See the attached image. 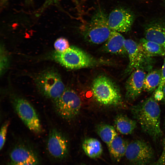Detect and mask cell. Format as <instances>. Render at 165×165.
Returning <instances> with one entry per match:
<instances>
[{
	"label": "cell",
	"mask_w": 165,
	"mask_h": 165,
	"mask_svg": "<svg viewBox=\"0 0 165 165\" xmlns=\"http://www.w3.org/2000/svg\"><path fill=\"white\" fill-rule=\"evenodd\" d=\"M131 113L143 131L154 140L161 137L160 109L153 96L132 106Z\"/></svg>",
	"instance_id": "6da1fadb"
},
{
	"label": "cell",
	"mask_w": 165,
	"mask_h": 165,
	"mask_svg": "<svg viewBox=\"0 0 165 165\" xmlns=\"http://www.w3.org/2000/svg\"><path fill=\"white\" fill-rule=\"evenodd\" d=\"M34 79L39 92L44 97L52 101L60 97L65 89L59 74L54 68L42 71Z\"/></svg>",
	"instance_id": "7a4b0ae2"
},
{
	"label": "cell",
	"mask_w": 165,
	"mask_h": 165,
	"mask_svg": "<svg viewBox=\"0 0 165 165\" xmlns=\"http://www.w3.org/2000/svg\"><path fill=\"white\" fill-rule=\"evenodd\" d=\"M91 88L94 98L102 105L117 106L122 103L119 88L106 76L101 75L95 79L92 82Z\"/></svg>",
	"instance_id": "3957f363"
},
{
	"label": "cell",
	"mask_w": 165,
	"mask_h": 165,
	"mask_svg": "<svg viewBox=\"0 0 165 165\" xmlns=\"http://www.w3.org/2000/svg\"><path fill=\"white\" fill-rule=\"evenodd\" d=\"M13 108L26 127L32 132L39 134L43 131L39 116L32 104L26 99L14 94L10 95Z\"/></svg>",
	"instance_id": "277c9868"
},
{
	"label": "cell",
	"mask_w": 165,
	"mask_h": 165,
	"mask_svg": "<svg viewBox=\"0 0 165 165\" xmlns=\"http://www.w3.org/2000/svg\"><path fill=\"white\" fill-rule=\"evenodd\" d=\"M51 58L66 68L76 69L93 66L95 61L89 55L76 47L70 46L63 52L55 51Z\"/></svg>",
	"instance_id": "5b68a950"
},
{
	"label": "cell",
	"mask_w": 165,
	"mask_h": 165,
	"mask_svg": "<svg viewBox=\"0 0 165 165\" xmlns=\"http://www.w3.org/2000/svg\"><path fill=\"white\" fill-rule=\"evenodd\" d=\"M107 17L101 9L98 10L92 16L84 34L89 42L98 44L108 40L112 30L108 25Z\"/></svg>",
	"instance_id": "8992f818"
},
{
	"label": "cell",
	"mask_w": 165,
	"mask_h": 165,
	"mask_svg": "<svg viewBox=\"0 0 165 165\" xmlns=\"http://www.w3.org/2000/svg\"><path fill=\"white\" fill-rule=\"evenodd\" d=\"M53 102L57 114L62 118L68 120L73 119L78 114L82 103L78 95L70 89H65L61 96Z\"/></svg>",
	"instance_id": "52a82bcc"
},
{
	"label": "cell",
	"mask_w": 165,
	"mask_h": 165,
	"mask_svg": "<svg viewBox=\"0 0 165 165\" xmlns=\"http://www.w3.org/2000/svg\"><path fill=\"white\" fill-rule=\"evenodd\" d=\"M125 156L134 165H148L154 158V153L148 143L137 139L128 144Z\"/></svg>",
	"instance_id": "ba28073f"
},
{
	"label": "cell",
	"mask_w": 165,
	"mask_h": 165,
	"mask_svg": "<svg viewBox=\"0 0 165 165\" xmlns=\"http://www.w3.org/2000/svg\"><path fill=\"white\" fill-rule=\"evenodd\" d=\"M124 46L129 59L125 73L130 75L138 68H151L152 58L146 55L139 43L131 39H125Z\"/></svg>",
	"instance_id": "9c48e42d"
},
{
	"label": "cell",
	"mask_w": 165,
	"mask_h": 165,
	"mask_svg": "<svg viewBox=\"0 0 165 165\" xmlns=\"http://www.w3.org/2000/svg\"><path fill=\"white\" fill-rule=\"evenodd\" d=\"M46 148L47 152L52 158L61 160L68 154V142L60 131L56 128H53L50 130L48 134Z\"/></svg>",
	"instance_id": "30bf717a"
},
{
	"label": "cell",
	"mask_w": 165,
	"mask_h": 165,
	"mask_svg": "<svg viewBox=\"0 0 165 165\" xmlns=\"http://www.w3.org/2000/svg\"><path fill=\"white\" fill-rule=\"evenodd\" d=\"M107 19L108 25L112 30L125 33L131 29L134 17L130 11L123 8H118L111 12Z\"/></svg>",
	"instance_id": "8fae6325"
},
{
	"label": "cell",
	"mask_w": 165,
	"mask_h": 165,
	"mask_svg": "<svg viewBox=\"0 0 165 165\" xmlns=\"http://www.w3.org/2000/svg\"><path fill=\"white\" fill-rule=\"evenodd\" d=\"M144 69L138 68L130 74L126 83V99L133 101L140 95L143 90L144 83L146 74Z\"/></svg>",
	"instance_id": "7c38bea8"
},
{
	"label": "cell",
	"mask_w": 165,
	"mask_h": 165,
	"mask_svg": "<svg viewBox=\"0 0 165 165\" xmlns=\"http://www.w3.org/2000/svg\"><path fill=\"white\" fill-rule=\"evenodd\" d=\"M9 156L10 162L14 163H32L38 165L37 154L28 144L21 142L16 144L11 150Z\"/></svg>",
	"instance_id": "4fadbf2b"
},
{
	"label": "cell",
	"mask_w": 165,
	"mask_h": 165,
	"mask_svg": "<svg viewBox=\"0 0 165 165\" xmlns=\"http://www.w3.org/2000/svg\"><path fill=\"white\" fill-rule=\"evenodd\" d=\"M144 35L147 40L165 48V24L163 22L156 21L149 23L145 28Z\"/></svg>",
	"instance_id": "5bb4252c"
},
{
	"label": "cell",
	"mask_w": 165,
	"mask_h": 165,
	"mask_svg": "<svg viewBox=\"0 0 165 165\" xmlns=\"http://www.w3.org/2000/svg\"><path fill=\"white\" fill-rule=\"evenodd\" d=\"M125 39L120 32L112 31L106 41L105 46L106 50L110 53L124 54H127L125 47Z\"/></svg>",
	"instance_id": "9a60e30c"
},
{
	"label": "cell",
	"mask_w": 165,
	"mask_h": 165,
	"mask_svg": "<svg viewBox=\"0 0 165 165\" xmlns=\"http://www.w3.org/2000/svg\"><path fill=\"white\" fill-rule=\"evenodd\" d=\"M114 125L116 129L120 133L128 135L134 131L137 127V122L126 116L120 114L115 118Z\"/></svg>",
	"instance_id": "2e32d148"
},
{
	"label": "cell",
	"mask_w": 165,
	"mask_h": 165,
	"mask_svg": "<svg viewBox=\"0 0 165 165\" xmlns=\"http://www.w3.org/2000/svg\"><path fill=\"white\" fill-rule=\"evenodd\" d=\"M128 143L117 135L107 145L111 156L119 161L125 156Z\"/></svg>",
	"instance_id": "e0dca14e"
},
{
	"label": "cell",
	"mask_w": 165,
	"mask_h": 165,
	"mask_svg": "<svg viewBox=\"0 0 165 165\" xmlns=\"http://www.w3.org/2000/svg\"><path fill=\"white\" fill-rule=\"evenodd\" d=\"M82 147L86 154L91 158H98L102 153L103 148L101 143L95 138L85 139L82 142Z\"/></svg>",
	"instance_id": "ac0fdd59"
},
{
	"label": "cell",
	"mask_w": 165,
	"mask_h": 165,
	"mask_svg": "<svg viewBox=\"0 0 165 165\" xmlns=\"http://www.w3.org/2000/svg\"><path fill=\"white\" fill-rule=\"evenodd\" d=\"M139 43L145 53L148 57L165 56V48L157 43L145 38L140 39Z\"/></svg>",
	"instance_id": "d6986e66"
},
{
	"label": "cell",
	"mask_w": 165,
	"mask_h": 165,
	"mask_svg": "<svg viewBox=\"0 0 165 165\" xmlns=\"http://www.w3.org/2000/svg\"><path fill=\"white\" fill-rule=\"evenodd\" d=\"M161 78V69L149 71L145 78L143 90L148 93L155 91L160 84Z\"/></svg>",
	"instance_id": "ffe728a7"
},
{
	"label": "cell",
	"mask_w": 165,
	"mask_h": 165,
	"mask_svg": "<svg viewBox=\"0 0 165 165\" xmlns=\"http://www.w3.org/2000/svg\"><path fill=\"white\" fill-rule=\"evenodd\" d=\"M97 131L102 140L107 145L118 135L114 127L108 124L99 125Z\"/></svg>",
	"instance_id": "44dd1931"
},
{
	"label": "cell",
	"mask_w": 165,
	"mask_h": 165,
	"mask_svg": "<svg viewBox=\"0 0 165 165\" xmlns=\"http://www.w3.org/2000/svg\"><path fill=\"white\" fill-rule=\"evenodd\" d=\"M54 46L55 51L61 52L65 51L70 47L68 41L63 37L57 39L54 43Z\"/></svg>",
	"instance_id": "7402d4cb"
},
{
	"label": "cell",
	"mask_w": 165,
	"mask_h": 165,
	"mask_svg": "<svg viewBox=\"0 0 165 165\" xmlns=\"http://www.w3.org/2000/svg\"><path fill=\"white\" fill-rule=\"evenodd\" d=\"M10 124L9 121H6L2 125L0 131V149L3 148L6 140L8 128Z\"/></svg>",
	"instance_id": "603a6c76"
},
{
	"label": "cell",
	"mask_w": 165,
	"mask_h": 165,
	"mask_svg": "<svg viewBox=\"0 0 165 165\" xmlns=\"http://www.w3.org/2000/svg\"><path fill=\"white\" fill-rule=\"evenodd\" d=\"M1 74H3L7 68L9 64L8 57L6 52L2 47L1 48Z\"/></svg>",
	"instance_id": "cb8c5ba5"
},
{
	"label": "cell",
	"mask_w": 165,
	"mask_h": 165,
	"mask_svg": "<svg viewBox=\"0 0 165 165\" xmlns=\"http://www.w3.org/2000/svg\"><path fill=\"white\" fill-rule=\"evenodd\" d=\"M72 0L76 5V6L78 8V11H80V7L79 0ZM59 1V0H46L45 3L41 8L39 10V11L38 12L37 15H39V13H41L43 11H44V9L51 5L57 3Z\"/></svg>",
	"instance_id": "d4e9b609"
},
{
	"label": "cell",
	"mask_w": 165,
	"mask_h": 165,
	"mask_svg": "<svg viewBox=\"0 0 165 165\" xmlns=\"http://www.w3.org/2000/svg\"><path fill=\"white\" fill-rule=\"evenodd\" d=\"M163 149L162 153L158 159L148 165H165V137L162 142Z\"/></svg>",
	"instance_id": "484cf974"
},
{
	"label": "cell",
	"mask_w": 165,
	"mask_h": 165,
	"mask_svg": "<svg viewBox=\"0 0 165 165\" xmlns=\"http://www.w3.org/2000/svg\"><path fill=\"white\" fill-rule=\"evenodd\" d=\"M161 69V78L160 84L156 89L162 90L163 87L165 84V58Z\"/></svg>",
	"instance_id": "4316f807"
},
{
	"label": "cell",
	"mask_w": 165,
	"mask_h": 165,
	"mask_svg": "<svg viewBox=\"0 0 165 165\" xmlns=\"http://www.w3.org/2000/svg\"><path fill=\"white\" fill-rule=\"evenodd\" d=\"M153 96L154 99L157 101L163 100L164 97V94L163 90L156 89L154 91Z\"/></svg>",
	"instance_id": "83f0119b"
},
{
	"label": "cell",
	"mask_w": 165,
	"mask_h": 165,
	"mask_svg": "<svg viewBox=\"0 0 165 165\" xmlns=\"http://www.w3.org/2000/svg\"><path fill=\"white\" fill-rule=\"evenodd\" d=\"M9 0H0L1 8L3 9L6 6L8 3Z\"/></svg>",
	"instance_id": "f1b7e54d"
},
{
	"label": "cell",
	"mask_w": 165,
	"mask_h": 165,
	"mask_svg": "<svg viewBox=\"0 0 165 165\" xmlns=\"http://www.w3.org/2000/svg\"><path fill=\"white\" fill-rule=\"evenodd\" d=\"M9 165H37V164L29 163H14L11 162L9 164Z\"/></svg>",
	"instance_id": "f546056e"
},
{
	"label": "cell",
	"mask_w": 165,
	"mask_h": 165,
	"mask_svg": "<svg viewBox=\"0 0 165 165\" xmlns=\"http://www.w3.org/2000/svg\"><path fill=\"white\" fill-rule=\"evenodd\" d=\"M25 4L27 5H33V0H24Z\"/></svg>",
	"instance_id": "4dcf8cb0"
},
{
	"label": "cell",
	"mask_w": 165,
	"mask_h": 165,
	"mask_svg": "<svg viewBox=\"0 0 165 165\" xmlns=\"http://www.w3.org/2000/svg\"><path fill=\"white\" fill-rule=\"evenodd\" d=\"M162 90L164 94V97L163 100V102L165 104V84L163 87Z\"/></svg>",
	"instance_id": "1f68e13d"
},
{
	"label": "cell",
	"mask_w": 165,
	"mask_h": 165,
	"mask_svg": "<svg viewBox=\"0 0 165 165\" xmlns=\"http://www.w3.org/2000/svg\"><path fill=\"white\" fill-rule=\"evenodd\" d=\"M163 125H164V128H165V118L164 120V124Z\"/></svg>",
	"instance_id": "d6a6232c"
},
{
	"label": "cell",
	"mask_w": 165,
	"mask_h": 165,
	"mask_svg": "<svg viewBox=\"0 0 165 165\" xmlns=\"http://www.w3.org/2000/svg\"><path fill=\"white\" fill-rule=\"evenodd\" d=\"M79 165H87L83 163V164H80Z\"/></svg>",
	"instance_id": "836d02e7"
}]
</instances>
